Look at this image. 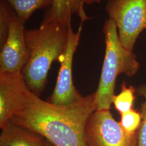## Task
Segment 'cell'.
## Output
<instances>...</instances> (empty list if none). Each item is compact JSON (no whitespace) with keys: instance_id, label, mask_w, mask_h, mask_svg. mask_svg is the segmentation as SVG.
I'll use <instances>...</instances> for the list:
<instances>
[{"instance_id":"277c9868","label":"cell","mask_w":146,"mask_h":146,"mask_svg":"<svg viewBox=\"0 0 146 146\" xmlns=\"http://www.w3.org/2000/svg\"><path fill=\"white\" fill-rule=\"evenodd\" d=\"M106 10L122 46L134 52L136 40L146 29V0H108Z\"/></svg>"},{"instance_id":"7a4b0ae2","label":"cell","mask_w":146,"mask_h":146,"mask_svg":"<svg viewBox=\"0 0 146 146\" xmlns=\"http://www.w3.org/2000/svg\"><path fill=\"white\" fill-rule=\"evenodd\" d=\"M71 26L41 22L39 28L25 30L28 60L21 73L30 91L38 96L52 62L59 61L66 51Z\"/></svg>"},{"instance_id":"e0dca14e","label":"cell","mask_w":146,"mask_h":146,"mask_svg":"<svg viewBox=\"0 0 146 146\" xmlns=\"http://www.w3.org/2000/svg\"><path fill=\"white\" fill-rule=\"evenodd\" d=\"M44 146H54L52 145V143H50L49 142H48V141H47L46 140V143H45V145Z\"/></svg>"},{"instance_id":"2e32d148","label":"cell","mask_w":146,"mask_h":146,"mask_svg":"<svg viewBox=\"0 0 146 146\" xmlns=\"http://www.w3.org/2000/svg\"><path fill=\"white\" fill-rule=\"evenodd\" d=\"M84 2L87 5H91L94 3H100L101 0H84Z\"/></svg>"},{"instance_id":"7c38bea8","label":"cell","mask_w":146,"mask_h":146,"mask_svg":"<svg viewBox=\"0 0 146 146\" xmlns=\"http://www.w3.org/2000/svg\"><path fill=\"white\" fill-rule=\"evenodd\" d=\"M121 87L120 93L115 95L113 100V104L120 114L133 109L136 94L135 88L133 86L128 87L125 82H122Z\"/></svg>"},{"instance_id":"ba28073f","label":"cell","mask_w":146,"mask_h":146,"mask_svg":"<svg viewBox=\"0 0 146 146\" xmlns=\"http://www.w3.org/2000/svg\"><path fill=\"white\" fill-rule=\"evenodd\" d=\"M25 23L16 14L11 22L7 38L1 47L0 73L21 72L28 60Z\"/></svg>"},{"instance_id":"30bf717a","label":"cell","mask_w":146,"mask_h":146,"mask_svg":"<svg viewBox=\"0 0 146 146\" xmlns=\"http://www.w3.org/2000/svg\"><path fill=\"white\" fill-rule=\"evenodd\" d=\"M1 129L0 146H44L46 142L39 134L11 121Z\"/></svg>"},{"instance_id":"5b68a950","label":"cell","mask_w":146,"mask_h":146,"mask_svg":"<svg viewBox=\"0 0 146 146\" xmlns=\"http://www.w3.org/2000/svg\"><path fill=\"white\" fill-rule=\"evenodd\" d=\"M84 136L87 146H137L138 133H127L110 110H96L91 114Z\"/></svg>"},{"instance_id":"9c48e42d","label":"cell","mask_w":146,"mask_h":146,"mask_svg":"<svg viewBox=\"0 0 146 146\" xmlns=\"http://www.w3.org/2000/svg\"><path fill=\"white\" fill-rule=\"evenodd\" d=\"M84 0H53L46 9L42 22H54L63 26L71 25L72 16L77 15L81 23L90 19L84 11Z\"/></svg>"},{"instance_id":"5bb4252c","label":"cell","mask_w":146,"mask_h":146,"mask_svg":"<svg viewBox=\"0 0 146 146\" xmlns=\"http://www.w3.org/2000/svg\"><path fill=\"white\" fill-rule=\"evenodd\" d=\"M120 125L127 133L134 135L138 133L141 122V115L140 111L132 110L120 114Z\"/></svg>"},{"instance_id":"4fadbf2b","label":"cell","mask_w":146,"mask_h":146,"mask_svg":"<svg viewBox=\"0 0 146 146\" xmlns=\"http://www.w3.org/2000/svg\"><path fill=\"white\" fill-rule=\"evenodd\" d=\"M16 14L13 7L5 0H0V45L5 42L13 18Z\"/></svg>"},{"instance_id":"6da1fadb","label":"cell","mask_w":146,"mask_h":146,"mask_svg":"<svg viewBox=\"0 0 146 146\" xmlns=\"http://www.w3.org/2000/svg\"><path fill=\"white\" fill-rule=\"evenodd\" d=\"M96 110V93L67 105L44 101L31 92L25 107L11 121L42 136L54 146H87L84 129Z\"/></svg>"},{"instance_id":"8fae6325","label":"cell","mask_w":146,"mask_h":146,"mask_svg":"<svg viewBox=\"0 0 146 146\" xmlns=\"http://www.w3.org/2000/svg\"><path fill=\"white\" fill-rule=\"evenodd\" d=\"M13 7L20 19L26 23L37 10L48 8L53 0H5Z\"/></svg>"},{"instance_id":"8992f818","label":"cell","mask_w":146,"mask_h":146,"mask_svg":"<svg viewBox=\"0 0 146 146\" xmlns=\"http://www.w3.org/2000/svg\"><path fill=\"white\" fill-rule=\"evenodd\" d=\"M82 25L81 23L76 33L74 32L72 26L69 28L67 48L59 61L61 66L56 84L51 97L48 101L52 104H72L82 98L74 86L72 73L73 58L80 41Z\"/></svg>"},{"instance_id":"52a82bcc","label":"cell","mask_w":146,"mask_h":146,"mask_svg":"<svg viewBox=\"0 0 146 146\" xmlns=\"http://www.w3.org/2000/svg\"><path fill=\"white\" fill-rule=\"evenodd\" d=\"M31 91L21 72L0 73V128L26 106Z\"/></svg>"},{"instance_id":"3957f363","label":"cell","mask_w":146,"mask_h":146,"mask_svg":"<svg viewBox=\"0 0 146 146\" xmlns=\"http://www.w3.org/2000/svg\"><path fill=\"white\" fill-rule=\"evenodd\" d=\"M105 42L104 60L96 93V110H110L115 95L117 76L124 74L133 77L139 71L140 64L134 52L122 46L114 22L108 19L102 28Z\"/></svg>"},{"instance_id":"9a60e30c","label":"cell","mask_w":146,"mask_h":146,"mask_svg":"<svg viewBox=\"0 0 146 146\" xmlns=\"http://www.w3.org/2000/svg\"><path fill=\"white\" fill-rule=\"evenodd\" d=\"M136 94L144 99L140 110L141 122L138 131L137 146H146V84H140L136 88Z\"/></svg>"}]
</instances>
